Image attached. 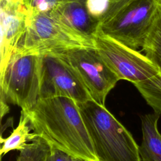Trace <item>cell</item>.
<instances>
[{
    "mask_svg": "<svg viewBox=\"0 0 161 161\" xmlns=\"http://www.w3.org/2000/svg\"><path fill=\"white\" fill-rule=\"evenodd\" d=\"M110 4V0H86V5L90 15L99 19L105 14Z\"/></svg>",
    "mask_w": 161,
    "mask_h": 161,
    "instance_id": "17",
    "label": "cell"
},
{
    "mask_svg": "<svg viewBox=\"0 0 161 161\" xmlns=\"http://www.w3.org/2000/svg\"><path fill=\"white\" fill-rule=\"evenodd\" d=\"M99 161H142L130 132L93 99L78 104Z\"/></svg>",
    "mask_w": 161,
    "mask_h": 161,
    "instance_id": "2",
    "label": "cell"
},
{
    "mask_svg": "<svg viewBox=\"0 0 161 161\" xmlns=\"http://www.w3.org/2000/svg\"><path fill=\"white\" fill-rule=\"evenodd\" d=\"M50 12L70 31L93 41L94 35L98 28L99 20L89 13L86 0L60 1Z\"/></svg>",
    "mask_w": 161,
    "mask_h": 161,
    "instance_id": "10",
    "label": "cell"
},
{
    "mask_svg": "<svg viewBox=\"0 0 161 161\" xmlns=\"http://www.w3.org/2000/svg\"><path fill=\"white\" fill-rule=\"evenodd\" d=\"M142 48L161 72V0L158 1Z\"/></svg>",
    "mask_w": 161,
    "mask_h": 161,
    "instance_id": "13",
    "label": "cell"
},
{
    "mask_svg": "<svg viewBox=\"0 0 161 161\" xmlns=\"http://www.w3.org/2000/svg\"><path fill=\"white\" fill-rule=\"evenodd\" d=\"M67 161H88V160H87L86 159H84V158H82L75 157L69 155Z\"/></svg>",
    "mask_w": 161,
    "mask_h": 161,
    "instance_id": "19",
    "label": "cell"
},
{
    "mask_svg": "<svg viewBox=\"0 0 161 161\" xmlns=\"http://www.w3.org/2000/svg\"><path fill=\"white\" fill-rule=\"evenodd\" d=\"M142 161H150V160H142Z\"/></svg>",
    "mask_w": 161,
    "mask_h": 161,
    "instance_id": "21",
    "label": "cell"
},
{
    "mask_svg": "<svg viewBox=\"0 0 161 161\" xmlns=\"http://www.w3.org/2000/svg\"><path fill=\"white\" fill-rule=\"evenodd\" d=\"M81 47L94 48V42L70 31L49 11L30 16L17 48L44 54Z\"/></svg>",
    "mask_w": 161,
    "mask_h": 161,
    "instance_id": "5",
    "label": "cell"
},
{
    "mask_svg": "<svg viewBox=\"0 0 161 161\" xmlns=\"http://www.w3.org/2000/svg\"><path fill=\"white\" fill-rule=\"evenodd\" d=\"M0 70L1 118L9 111L8 102L23 110L33 108L40 97L41 54L16 48Z\"/></svg>",
    "mask_w": 161,
    "mask_h": 161,
    "instance_id": "3",
    "label": "cell"
},
{
    "mask_svg": "<svg viewBox=\"0 0 161 161\" xmlns=\"http://www.w3.org/2000/svg\"><path fill=\"white\" fill-rule=\"evenodd\" d=\"M75 1V0H60L59 1Z\"/></svg>",
    "mask_w": 161,
    "mask_h": 161,
    "instance_id": "20",
    "label": "cell"
},
{
    "mask_svg": "<svg viewBox=\"0 0 161 161\" xmlns=\"http://www.w3.org/2000/svg\"><path fill=\"white\" fill-rule=\"evenodd\" d=\"M31 131L28 115L26 111L21 109L17 127L7 138L4 139L1 138V143H2L0 151L1 156L2 157L12 150L20 151L24 148L28 143L38 136Z\"/></svg>",
    "mask_w": 161,
    "mask_h": 161,
    "instance_id": "12",
    "label": "cell"
},
{
    "mask_svg": "<svg viewBox=\"0 0 161 161\" xmlns=\"http://www.w3.org/2000/svg\"><path fill=\"white\" fill-rule=\"evenodd\" d=\"M94 48L119 80L133 84L161 74L160 69L145 55L103 33L98 29L93 36Z\"/></svg>",
    "mask_w": 161,
    "mask_h": 161,
    "instance_id": "6",
    "label": "cell"
},
{
    "mask_svg": "<svg viewBox=\"0 0 161 161\" xmlns=\"http://www.w3.org/2000/svg\"><path fill=\"white\" fill-rule=\"evenodd\" d=\"M30 16L50 11L60 0H22Z\"/></svg>",
    "mask_w": 161,
    "mask_h": 161,
    "instance_id": "16",
    "label": "cell"
},
{
    "mask_svg": "<svg viewBox=\"0 0 161 161\" xmlns=\"http://www.w3.org/2000/svg\"><path fill=\"white\" fill-rule=\"evenodd\" d=\"M134 86L154 112L161 114V74Z\"/></svg>",
    "mask_w": 161,
    "mask_h": 161,
    "instance_id": "14",
    "label": "cell"
},
{
    "mask_svg": "<svg viewBox=\"0 0 161 161\" xmlns=\"http://www.w3.org/2000/svg\"><path fill=\"white\" fill-rule=\"evenodd\" d=\"M58 53L78 74L91 99L105 106L108 93L119 79L95 48L81 47Z\"/></svg>",
    "mask_w": 161,
    "mask_h": 161,
    "instance_id": "8",
    "label": "cell"
},
{
    "mask_svg": "<svg viewBox=\"0 0 161 161\" xmlns=\"http://www.w3.org/2000/svg\"><path fill=\"white\" fill-rule=\"evenodd\" d=\"M159 0H110L98 30L136 50L142 47Z\"/></svg>",
    "mask_w": 161,
    "mask_h": 161,
    "instance_id": "4",
    "label": "cell"
},
{
    "mask_svg": "<svg viewBox=\"0 0 161 161\" xmlns=\"http://www.w3.org/2000/svg\"><path fill=\"white\" fill-rule=\"evenodd\" d=\"M69 156L67 153L51 147V151L47 161H67Z\"/></svg>",
    "mask_w": 161,
    "mask_h": 161,
    "instance_id": "18",
    "label": "cell"
},
{
    "mask_svg": "<svg viewBox=\"0 0 161 161\" xmlns=\"http://www.w3.org/2000/svg\"><path fill=\"white\" fill-rule=\"evenodd\" d=\"M30 18L22 0H1V68L18 47Z\"/></svg>",
    "mask_w": 161,
    "mask_h": 161,
    "instance_id": "9",
    "label": "cell"
},
{
    "mask_svg": "<svg viewBox=\"0 0 161 161\" xmlns=\"http://www.w3.org/2000/svg\"><path fill=\"white\" fill-rule=\"evenodd\" d=\"M26 112L32 131L51 147L88 161H99L79 105L74 99H39Z\"/></svg>",
    "mask_w": 161,
    "mask_h": 161,
    "instance_id": "1",
    "label": "cell"
},
{
    "mask_svg": "<svg viewBox=\"0 0 161 161\" xmlns=\"http://www.w3.org/2000/svg\"><path fill=\"white\" fill-rule=\"evenodd\" d=\"M67 97L79 104L91 99L80 78L58 52L41 54L39 99Z\"/></svg>",
    "mask_w": 161,
    "mask_h": 161,
    "instance_id": "7",
    "label": "cell"
},
{
    "mask_svg": "<svg viewBox=\"0 0 161 161\" xmlns=\"http://www.w3.org/2000/svg\"><path fill=\"white\" fill-rule=\"evenodd\" d=\"M50 151V145L38 136L19 151L16 161H47Z\"/></svg>",
    "mask_w": 161,
    "mask_h": 161,
    "instance_id": "15",
    "label": "cell"
},
{
    "mask_svg": "<svg viewBox=\"0 0 161 161\" xmlns=\"http://www.w3.org/2000/svg\"><path fill=\"white\" fill-rule=\"evenodd\" d=\"M160 114L154 112L142 117V142L139 146L142 160L161 161V134L158 130Z\"/></svg>",
    "mask_w": 161,
    "mask_h": 161,
    "instance_id": "11",
    "label": "cell"
}]
</instances>
